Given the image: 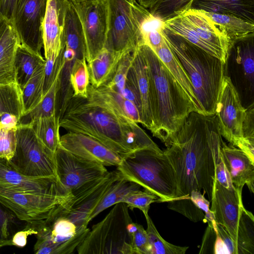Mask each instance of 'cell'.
<instances>
[{
	"label": "cell",
	"instance_id": "obj_1",
	"mask_svg": "<svg viewBox=\"0 0 254 254\" xmlns=\"http://www.w3.org/2000/svg\"><path fill=\"white\" fill-rule=\"evenodd\" d=\"M222 139L215 116L195 112L171 138L163 153L175 171L178 197L202 190L211 202Z\"/></svg>",
	"mask_w": 254,
	"mask_h": 254
},
{
	"label": "cell",
	"instance_id": "obj_2",
	"mask_svg": "<svg viewBox=\"0 0 254 254\" xmlns=\"http://www.w3.org/2000/svg\"><path fill=\"white\" fill-rule=\"evenodd\" d=\"M59 125L67 131L95 139L122 158L145 148L162 151L137 123L122 121L105 106L88 98L72 95L59 118Z\"/></svg>",
	"mask_w": 254,
	"mask_h": 254
},
{
	"label": "cell",
	"instance_id": "obj_3",
	"mask_svg": "<svg viewBox=\"0 0 254 254\" xmlns=\"http://www.w3.org/2000/svg\"><path fill=\"white\" fill-rule=\"evenodd\" d=\"M140 47L146 61L156 103V129L153 135L166 146L190 113L197 110L155 53L145 44Z\"/></svg>",
	"mask_w": 254,
	"mask_h": 254
},
{
	"label": "cell",
	"instance_id": "obj_4",
	"mask_svg": "<svg viewBox=\"0 0 254 254\" xmlns=\"http://www.w3.org/2000/svg\"><path fill=\"white\" fill-rule=\"evenodd\" d=\"M161 32L186 71L204 116L214 115L226 64L169 29L163 23Z\"/></svg>",
	"mask_w": 254,
	"mask_h": 254
},
{
	"label": "cell",
	"instance_id": "obj_5",
	"mask_svg": "<svg viewBox=\"0 0 254 254\" xmlns=\"http://www.w3.org/2000/svg\"><path fill=\"white\" fill-rule=\"evenodd\" d=\"M117 167L125 178L156 195L160 202L179 198L175 173L163 151H135L123 157Z\"/></svg>",
	"mask_w": 254,
	"mask_h": 254
},
{
	"label": "cell",
	"instance_id": "obj_6",
	"mask_svg": "<svg viewBox=\"0 0 254 254\" xmlns=\"http://www.w3.org/2000/svg\"><path fill=\"white\" fill-rule=\"evenodd\" d=\"M131 222L127 204H115L105 218L89 230L76 250L78 254H133L128 230Z\"/></svg>",
	"mask_w": 254,
	"mask_h": 254
},
{
	"label": "cell",
	"instance_id": "obj_7",
	"mask_svg": "<svg viewBox=\"0 0 254 254\" xmlns=\"http://www.w3.org/2000/svg\"><path fill=\"white\" fill-rule=\"evenodd\" d=\"M151 15L136 0H108L105 48L119 54L132 52L144 44L142 27Z\"/></svg>",
	"mask_w": 254,
	"mask_h": 254
},
{
	"label": "cell",
	"instance_id": "obj_8",
	"mask_svg": "<svg viewBox=\"0 0 254 254\" xmlns=\"http://www.w3.org/2000/svg\"><path fill=\"white\" fill-rule=\"evenodd\" d=\"M27 223L37 232L34 247L36 254H73L90 230L78 227L65 215L61 204L45 218Z\"/></svg>",
	"mask_w": 254,
	"mask_h": 254
},
{
	"label": "cell",
	"instance_id": "obj_9",
	"mask_svg": "<svg viewBox=\"0 0 254 254\" xmlns=\"http://www.w3.org/2000/svg\"><path fill=\"white\" fill-rule=\"evenodd\" d=\"M164 25L226 64L230 42L202 11L189 9Z\"/></svg>",
	"mask_w": 254,
	"mask_h": 254
},
{
	"label": "cell",
	"instance_id": "obj_10",
	"mask_svg": "<svg viewBox=\"0 0 254 254\" xmlns=\"http://www.w3.org/2000/svg\"><path fill=\"white\" fill-rule=\"evenodd\" d=\"M17 144L10 164L31 177H57L54 158L40 142L30 125L17 126Z\"/></svg>",
	"mask_w": 254,
	"mask_h": 254
},
{
	"label": "cell",
	"instance_id": "obj_11",
	"mask_svg": "<svg viewBox=\"0 0 254 254\" xmlns=\"http://www.w3.org/2000/svg\"><path fill=\"white\" fill-rule=\"evenodd\" d=\"M226 72L236 88L243 106L254 104V33L232 41Z\"/></svg>",
	"mask_w": 254,
	"mask_h": 254
},
{
	"label": "cell",
	"instance_id": "obj_12",
	"mask_svg": "<svg viewBox=\"0 0 254 254\" xmlns=\"http://www.w3.org/2000/svg\"><path fill=\"white\" fill-rule=\"evenodd\" d=\"M246 109L230 77L224 76L216 102L215 113L219 133L230 144L240 148L246 141L243 123Z\"/></svg>",
	"mask_w": 254,
	"mask_h": 254
},
{
	"label": "cell",
	"instance_id": "obj_13",
	"mask_svg": "<svg viewBox=\"0 0 254 254\" xmlns=\"http://www.w3.org/2000/svg\"><path fill=\"white\" fill-rule=\"evenodd\" d=\"M84 35L87 63L105 48L108 30V0H70Z\"/></svg>",
	"mask_w": 254,
	"mask_h": 254
},
{
	"label": "cell",
	"instance_id": "obj_14",
	"mask_svg": "<svg viewBox=\"0 0 254 254\" xmlns=\"http://www.w3.org/2000/svg\"><path fill=\"white\" fill-rule=\"evenodd\" d=\"M123 177L117 170L109 172L71 192V197L61 206L65 215L80 228H87L90 214L111 186Z\"/></svg>",
	"mask_w": 254,
	"mask_h": 254
},
{
	"label": "cell",
	"instance_id": "obj_15",
	"mask_svg": "<svg viewBox=\"0 0 254 254\" xmlns=\"http://www.w3.org/2000/svg\"><path fill=\"white\" fill-rule=\"evenodd\" d=\"M48 0H17L10 23L19 43L41 55L43 25Z\"/></svg>",
	"mask_w": 254,
	"mask_h": 254
},
{
	"label": "cell",
	"instance_id": "obj_16",
	"mask_svg": "<svg viewBox=\"0 0 254 254\" xmlns=\"http://www.w3.org/2000/svg\"><path fill=\"white\" fill-rule=\"evenodd\" d=\"M70 198L0 188V202L17 218L27 223L45 218L55 207Z\"/></svg>",
	"mask_w": 254,
	"mask_h": 254
},
{
	"label": "cell",
	"instance_id": "obj_17",
	"mask_svg": "<svg viewBox=\"0 0 254 254\" xmlns=\"http://www.w3.org/2000/svg\"><path fill=\"white\" fill-rule=\"evenodd\" d=\"M55 163L57 178L71 193L109 172L104 165L79 157L60 145L55 155Z\"/></svg>",
	"mask_w": 254,
	"mask_h": 254
},
{
	"label": "cell",
	"instance_id": "obj_18",
	"mask_svg": "<svg viewBox=\"0 0 254 254\" xmlns=\"http://www.w3.org/2000/svg\"><path fill=\"white\" fill-rule=\"evenodd\" d=\"M210 208L217 223L222 225L234 242L237 251L238 236L241 224L247 210L242 201V190H228L214 179Z\"/></svg>",
	"mask_w": 254,
	"mask_h": 254
},
{
	"label": "cell",
	"instance_id": "obj_19",
	"mask_svg": "<svg viewBox=\"0 0 254 254\" xmlns=\"http://www.w3.org/2000/svg\"><path fill=\"white\" fill-rule=\"evenodd\" d=\"M0 188L71 197V193L57 177H31L15 169L5 159H0Z\"/></svg>",
	"mask_w": 254,
	"mask_h": 254
},
{
	"label": "cell",
	"instance_id": "obj_20",
	"mask_svg": "<svg viewBox=\"0 0 254 254\" xmlns=\"http://www.w3.org/2000/svg\"><path fill=\"white\" fill-rule=\"evenodd\" d=\"M129 71L141 103V124L153 134L156 129V103L146 61L140 45L131 53Z\"/></svg>",
	"mask_w": 254,
	"mask_h": 254
},
{
	"label": "cell",
	"instance_id": "obj_21",
	"mask_svg": "<svg viewBox=\"0 0 254 254\" xmlns=\"http://www.w3.org/2000/svg\"><path fill=\"white\" fill-rule=\"evenodd\" d=\"M60 146L79 157L105 167L117 166L122 158L99 141L79 133L67 131L60 136Z\"/></svg>",
	"mask_w": 254,
	"mask_h": 254
},
{
	"label": "cell",
	"instance_id": "obj_22",
	"mask_svg": "<svg viewBox=\"0 0 254 254\" xmlns=\"http://www.w3.org/2000/svg\"><path fill=\"white\" fill-rule=\"evenodd\" d=\"M68 0H48L43 25L45 59L59 54L65 9Z\"/></svg>",
	"mask_w": 254,
	"mask_h": 254
},
{
	"label": "cell",
	"instance_id": "obj_23",
	"mask_svg": "<svg viewBox=\"0 0 254 254\" xmlns=\"http://www.w3.org/2000/svg\"><path fill=\"white\" fill-rule=\"evenodd\" d=\"M221 153L234 187L242 190L246 185L254 192V162L240 149L222 139Z\"/></svg>",
	"mask_w": 254,
	"mask_h": 254
},
{
	"label": "cell",
	"instance_id": "obj_24",
	"mask_svg": "<svg viewBox=\"0 0 254 254\" xmlns=\"http://www.w3.org/2000/svg\"><path fill=\"white\" fill-rule=\"evenodd\" d=\"M190 9L234 16L254 24V0H193Z\"/></svg>",
	"mask_w": 254,
	"mask_h": 254
},
{
	"label": "cell",
	"instance_id": "obj_25",
	"mask_svg": "<svg viewBox=\"0 0 254 254\" xmlns=\"http://www.w3.org/2000/svg\"><path fill=\"white\" fill-rule=\"evenodd\" d=\"M179 83L197 112L203 115L198 100L193 90L191 81L177 57L171 51L165 39L161 46L153 51Z\"/></svg>",
	"mask_w": 254,
	"mask_h": 254
},
{
	"label": "cell",
	"instance_id": "obj_26",
	"mask_svg": "<svg viewBox=\"0 0 254 254\" xmlns=\"http://www.w3.org/2000/svg\"><path fill=\"white\" fill-rule=\"evenodd\" d=\"M19 44L14 30L8 24L0 36V84L16 83L14 60Z\"/></svg>",
	"mask_w": 254,
	"mask_h": 254
},
{
	"label": "cell",
	"instance_id": "obj_27",
	"mask_svg": "<svg viewBox=\"0 0 254 254\" xmlns=\"http://www.w3.org/2000/svg\"><path fill=\"white\" fill-rule=\"evenodd\" d=\"M126 53H116L104 48L94 59L88 63L90 85L97 88L110 80Z\"/></svg>",
	"mask_w": 254,
	"mask_h": 254
},
{
	"label": "cell",
	"instance_id": "obj_28",
	"mask_svg": "<svg viewBox=\"0 0 254 254\" xmlns=\"http://www.w3.org/2000/svg\"><path fill=\"white\" fill-rule=\"evenodd\" d=\"M41 55L35 54L19 44L16 51L14 68L15 82L22 90L35 72L45 65Z\"/></svg>",
	"mask_w": 254,
	"mask_h": 254
},
{
	"label": "cell",
	"instance_id": "obj_29",
	"mask_svg": "<svg viewBox=\"0 0 254 254\" xmlns=\"http://www.w3.org/2000/svg\"><path fill=\"white\" fill-rule=\"evenodd\" d=\"M202 11L226 36L230 44L236 39L254 33V23L234 16Z\"/></svg>",
	"mask_w": 254,
	"mask_h": 254
},
{
	"label": "cell",
	"instance_id": "obj_30",
	"mask_svg": "<svg viewBox=\"0 0 254 254\" xmlns=\"http://www.w3.org/2000/svg\"><path fill=\"white\" fill-rule=\"evenodd\" d=\"M30 126L40 142L55 160L60 140L59 118L54 115L40 119Z\"/></svg>",
	"mask_w": 254,
	"mask_h": 254
},
{
	"label": "cell",
	"instance_id": "obj_31",
	"mask_svg": "<svg viewBox=\"0 0 254 254\" xmlns=\"http://www.w3.org/2000/svg\"><path fill=\"white\" fill-rule=\"evenodd\" d=\"M140 186L136 183L123 177L117 180L109 188L97 206L90 214L88 221L90 222L100 213L107 208L121 202L129 192L140 190Z\"/></svg>",
	"mask_w": 254,
	"mask_h": 254
},
{
	"label": "cell",
	"instance_id": "obj_32",
	"mask_svg": "<svg viewBox=\"0 0 254 254\" xmlns=\"http://www.w3.org/2000/svg\"><path fill=\"white\" fill-rule=\"evenodd\" d=\"M59 74L41 101L34 108L22 115L18 125H30L40 119L55 115Z\"/></svg>",
	"mask_w": 254,
	"mask_h": 254
},
{
	"label": "cell",
	"instance_id": "obj_33",
	"mask_svg": "<svg viewBox=\"0 0 254 254\" xmlns=\"http://www.w3.org/2000/svg\"><path fill=\"white\" fill-rule=\"evenodd\" d=\"M4 113L16 116L23 114L21 90L16 83L0 84V116Z\"/></svg>",
	"mask_w": 254,
	"mask_h": 254
},
{
	"label": "cell",
	"instance_id": "obj_34",
	"mask_svg": "<svg viewBox=\"0 0 254 254\" xmlns=\"http://www.w3.org/2000/svg\"><path fill=\"white\" fill-rule=\"evenodd\" d=\"M45 65L40 67L21 90L23 114L34 108L43 97Z\"/></svg>",
	"mask_w": 254,
	"mask_h": 254
},
{
	"label": "cell",
	"instance_id": "obj_35",
	"mask_svg": "<svg viewBox=\"0 0 254 254\" xmlns=\"http://www.w3.org/2000/svg\"><path fill=\"white\" fill-rule=\"evenodd\" d=\"M193 0H158L149 8L154 17L165 22L190 9Z\"/></svg>",
	"mask_w": 254,
	"mask_h": 254
},
{
	"label": "cell",
	"instance_id": "obj_36",
	"mask_svg": "<svg viewBox=\"0 0 254 254\" xmlns=\"http://www.w3.org/2000/svg\"><path fill=\"white\" fill-rule=\"evenodd\" d=\"M73 96L87 98L90 79L86 58L75 59L70 72Z\"/></svg>",
	"mask_w": 254,
	"mask_h": 254
},
{
	"label": "cell",
	"instance_id": "obj_37",
	"mask_svg": "<svg viewBox=\"0 0 254 254\" xmlns=\"http://www.w3.org/2000/svg\"><path fill=\"white\" fill-rule=\"evenodd\" d=\"M145 217L146 230L152 247V254H185L189 247L173 245L165 241L160 235L149 215Z\"/></svg>",
	"mask_w": 254,
	"mask_h": 254
},
{
	"label": "cell",
	"instance_id": "obj_38",
	"mask_svg": "<svg viewBox=\"0 0 254 254\" xmlns=\"http://www.w3.org/2000/svg\"><path fill=\"white\" fill-rule=\"evenodd\" d=\"M121 202L126 203L129 209L138 208L145 217L148 215L150 205L154 202H160V198L152 192L145 190H137L128 193Z\"/></svg>",
	"mask_w": 254,
	"mask_h": 254
},
{
	"label": "cell",
	"instance_id": "obj_39",
	"mask_svg": "<svg viewBox=\"0 0 254 254\" xmlns=\"http://www.w3.org/2000/svg\"><path fill=\"white\" fill-rule=\"evenodd\" d=\"M168 202V207L179 212L190 220L206 222L204 212L191 200L190 196L174 198Z\"/></svg>",
	"mask_w": 254,
	"mask_h": 254
},
{
	"label": "cell",
	"instance_id": "obj_40",
	"mask_svg": "<svg viewBox=\"0 0 254 254\" xmlns=\"http://www.w3.org/2000/svg\"><path fill=\"white\" fill-rule=\"evenodd\" d=\"M131 236V248L133 254H152L146 230L143 226L131 222L128 225Z\"/></svg>",
	"mask_w": 254,
	"mask_h": 254
},
{
	"label": "cell",
	"instance_id": "obj_41",
	"mask_svg": "<svg viewBox=\"0 0 254 254\" xmlns=\"http://www.w3.org/2000/svg\"><path fill=\"white\" fill-rule=\"evenodd\" d=\"M16 128L0 125V159L9 161L13 157L17 144Z\"/></svg>",
	"mask_w": 254,
	"mask_h": 254
},
{
	"label": "cell",
	"instance_id": "obj_42",
	"mask_svg": "<svg viewBox=\"0 0 254 254\" xmlns=\"http://www.w3.org/2000/svg\"><path fill=\"white\" fill-rule=\"evenodd\" d=\"M213 229L216 234L213 254H237L236 246L225 229L217 223Z\"/></svg>",
	"mask_w": 254,
	"mask_h": 254
},
{
	"label": "cell",
	"instance_id": "obj_43",
	"mask_svg": "<svg viewBox=\"0 0 254 254\" xmlns=\"http://www.w3.org/2000/svg\"><path fill=\"white\" fill-rule=\"evenodd\" d=\"M97 88L105 92L118 102L128 118L137 124H141L140 113L136 106L132 102L125 99L117 92L103 86Z\"/></svg>",
	"mask_w": 254,
	"mask_h": 254
},
{
	"label": "cell",
	"instance_id": "obj_44",
	"mask_svg": "<svg viewBox=\"0 0 254 254\" xmlns=\"http://www.w3.org/2000/svg\"><path fill=\"white\" fill-rule=\"evenodd\" d=\"M16 217L0 202V247L8 246L11 226Z\"/></svg>",
	"mask_w": 254,
	"mask_h": 254
},
{
	"label": "cell",
	"instance_id": "obj_45",
	"mask_svg": "<svg viewBox=\"0 0 254 254\" xmlns=\"http://www.w3.org/2000/svg\"><path fill=\"white\" fill-rule=\"evenodd\" d=\"M190 196L194 203L204 212L208 225L213 227L216 224V222L214 214L210 209V201L205 198L200 191L198 190H192Z\"/></svg>",
	"mask_w": 254,
	"mask_h": 254
},
{
	"label": "cell",
	"instance_id": "obj_46",
	"mask_svg": "<svg viewBox=\"0 0 254 254\" xmlns=\"http://www.w3.org/2000/svg\"><path fill=\"white\" fill-rule=\"evenodd\" d=\"M215 180L220 185L228 190L235 189L232 184L230 173L223 160L221 149V153L215 166Z\"/></svg>",
	"mask_w": 254,
	"mask_h": 254
},
{
	"label": "cell",
	"instance_id": "obj_47",
	"mask_svg": "<svg viewBox=\"0 0 254 254\" xmlns=\"http://www.w3.org/2000/svg\"><path fill=\"white\" fill-rule=\"evenodd\" d=\"M161 29L150 28L142 31L144 44L153 51L159 48L164 41Z\"/></svg>",
	"mask_w": 254,
	"mask_h": 254
},
{
	"label": "cell",
	"instance_id": "obj_48",
	"mask_svg": "<svg viewBox=\"0 0 254 254\" xmlns=\"http://www.w3.org/2000/svg\"><path fill=\"white\" fill-rule=\"evenodd\" d=\"M37 233V231L27 223L23 230L16 232L11 236L8 241V246L24 247L27 244L28 237L31 235H36Z\"/></svg>",
	"mask_w": 254,
	"mask_h": 254
},
{
	"label": "cell",
	"instance_id": "obj_49",
	"mask_svg": "<svg viewBox=\"0 0 254 254\" xmlns=\"http://www.w3.org/2000/svg\"><path fill=\"white\" fill-rule=\"evenodd\" d=\"M246 109V113L243 127L244 137L254 140V104Z\"/></svg>",
	"mask_w": 254,
	"mask_h": 254
},
{
	"label": "cell",
	"instance_id": "obj_50",
	"mask_svg": "<svg viewBox=\"0 0 254 254\" xmlns=\"http://www.w3.org/2000/svg\"><path fill=\"white\" fill-rule=\"evenodd\" d=\"M216 234L212 226L208 225L204 236L199 254H213Z\"/></svg>",
	"mask_w": 254,
	"mask_h": 254
},
{
	"label": "cell",
	"instance_id": "obj_51",
	"mask_svg": "<svg viewBox=\"0 0 254 254\" xmlns=\"http://www.w3.org/2000/svg\"><path fill=\"white\" fill-rule=\"evenodd\" d=\"M16 2L17 0H0V15L9 24L11 23Z\"/></svg>",
	"mask_w": 254,
	"mask_h": 254
},
{
	"label": "cell",
	"instance_id": "obj_52",
	"mask_svg": "<svg viewBox=\"0 0 254 254\" xmlns=\"http://www.w3.org/2000/svg\"><path fill=\"white\" fill-rule=\"evenodd\" d=\"M19 119L15 115L4 113L0 116V125L8 127H16Z\"/></svg>",
	"mask_w": 254,
	"mask_h": 254
},
{
	"label": "cell",
	"instance_id": "obj_53",
	"mask_svg": "<svg viewBox=\"0 0 254 254\" xmlns=\"http://www.w3.org/2000/svg\"><path fill=\"white\" fill-rule=\"evenodd\" d=\"M157 0H137V1L139 4L147 8H149Z\"/></svg>",
	"mask_w": 254,
	"mask_h": 254
},
{
	"label": "cell",
	"instance_id": "obj_54",
	"mask_svg": "<svg viewBox=\"0 0 254 254\" xmlns=\"http://www.w3.org/2000/svg\"><path fill=\"white\" fill-rule=\"evenodd\" d=\"M7 24V21L0 15V36Z\"/></svg>",
	"mask_w": 254,
	"mask_h": 254
},
{
	"label": "cell",
	"instance_id": "obj_55",
	"mask_svg": "<svg viewBox=\"0 0 254 254\" xmlns=\"http://www.w3.org/2000/svg\"></svg>",
	"mask_w": 254,
	"mask_h": 254
},
{
	"label": "cell",
	"instance_id": "obj_56",
	"mask_svg": "<svg viewBox=\"0 0 254 254\" xmlns=\"http://www.w3.org/2000/svg\"></svg>",
	"mask_w": 254,
	"mask_h": 254
}]
</instances>
